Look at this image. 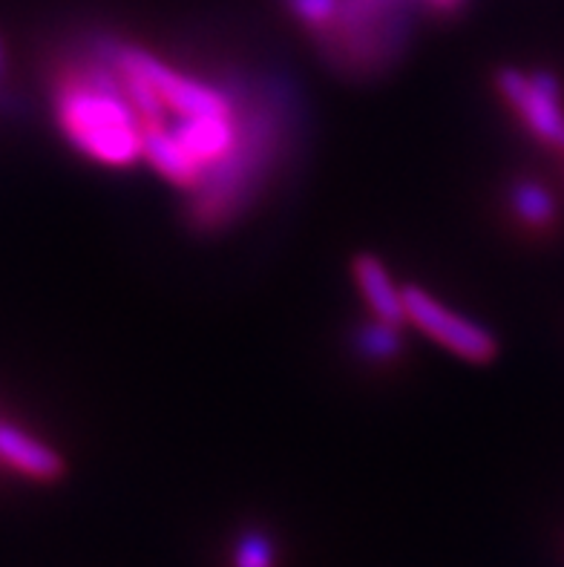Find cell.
Segmentation results:
<instances>
[{"mask_svg":"<svg viewBox=\"0 0 564 567\" xmlns=\"http://www.w3.org/2000/svg\"><path fill=\"white\" fill-rule=\"evenodd\" d=\"M300 133V104L277 75H250L243 138L225 165L187 194V228L219 234L239 223L286 165Z\"/></svg>","mask_w":564,"mask_h":567,"instance_id":"1","label":"cell"},{"mask_svg":"<svg viewBox=\"0 0 564 567\" xmlns=\"http://www.w3.org/2000/svg\"><path fill=\"white\" fill-rule=\"evenodd\" d=\"M52 113L66 142L95 165L133 167L142 162V122L115 66L90 38L52 75Z\"/></svg>","mask_w":564,"mask_h":567,"instance_id":"2","label":"cell"},{"mask_svg":"<svg viewBox=\"0 0 564 567\" xmlns=\"http://www.w3.org/2000/svg\"><path fill=\"white\" fill-rule=\"evenodd\" d=\"M495 90L507 107L519 115L530 136L536 142L564 151V107L562 84L553 72H522L513 66L495 72Z\"/></svg>","mask_w":564,"mask_h":567,"instance_id":"3","label":"cell"},{"mask_svg":"<svg viewBox=\"0 0 564 567\" xmlns=\"http://www.w3.org/2000/svg\"><path fill=\"white\" fill-rule=\"evenodd\" d=\"M400 291H403V311H407L409 323L418 326L438 346L450 349L452 354L470 360V363H490L499 354V340L484 326L470 317L455 315L450 306H443L423 288L403 286Z\"/></svg>","mask_w":564,"mask_h":567,"instance_id":"4","label":"cell"},{"mask_svg":"<svg viewBox=\"0 0 564 567\" xmlns=\"http://www.w3.org/2000/svg\"><path fill=\"white\" fill-rule=\"evenodd\" d=\"M0 461L35 482H55L66 470L64 458L52 446L9 421H0Z\"/></svg>","mask_w":564,"mask_h":567,"instance_id":"5","label":"cell"},{"mask_svg":"<svg viewBox=\"0 0 564 567\" xmlns=\"http://www.w3.org/2000/svg\"><path fill=\"white\" fill-rule=\"evenodd\" d=\"M351 274H355V282H358L360 295H363L372 317L392 326L407 323L403 291L394 286L392 274L386 271V266L378 257H372V254H358V257L351 259Z\"/></svg>","mask_w":564,"mask_h":567,"instance_id":"6","label":"cell"},{"mask_svg":"<svg viewBox=\"0 0 564 567\" xmlns=\"http://www.w3.org/2000/svg\"><path fill=\"white\" fill-rule=\"evenodd\" d=\"M510 205H513L515 216L530 228H547L556 219V199L547 187L533 179L515 182L510 190Z\"/></svg>","mask_w":564,"mask_h":567,"instance_id":"7","label":"cell"},{"mask_svg":"<svg viewBox=\"0 0 564 567\" xmlns=\"http://www.w3.org/2000/svg\"><path fill=\"white\" fill-rule=\"evenodd\" d=\"M400 326L383 323L378 317H372L369 323L360 326L355 331V352L363 358L366 363H392L400 354Z\"/></svg>","mask_w":564,"mask_h":567,"instance_id":"8","label":"cell"},{"mask_svg":"<svg viewBox=\"0 0 564 567\" xmlns=\"http://www.w3.org/2000/svg\"><path fill=\"white\" fill-rule=\"evenodd\" d=\"M234 567H274V545L263 530H245L234 547Z\"/></svg>","mask_w":564,"mask_h":567,"instance_id":"9","label":"cell"},{"mask_svg":"<svg viewBox=\"0 0 564 567\" xmlns=\"http://www.w3.org/2000/svg\"><path fill=\"white\" fill-rule=\"evenodd\" d=\"M23 110H27V104H23L18 95L9 93V90H3V86H0V113H3V115H21Z\"/></svg>","mask_w":564,"mask_h":567,"instance_id":"10","label":"cell"},{"mask_svg":"<svg viewBox=\"0 0 564 567\" xmlns=\"http://www.w3.org/2000/svg\"><path fill=\"white\" fill-rule=\"evenodd\" d=\"M3 72H7V50H3V41H0V79H3Z\"/></svg>","mask_w":564,"mask_h":567,"instance_id":"11","label":"cell"}]
</instances>
